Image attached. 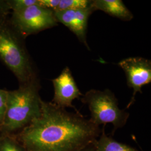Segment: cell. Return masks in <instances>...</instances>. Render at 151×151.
<instances>
[{"instance_id":"9","label":"cell","mask_w":151,"mask_h":151,"mask_svg":"<svg viewBox=\"0 0 151 151\" xmlns=\"http://www.w3.org/2000/svg\"><path fill=\"white\" fill-rule=\"evenodd\" d=\"M91 8L93 11L101 10L123 21H130L133 18V14L121 0H93Z\"/></svg>"},{"instance_id":"14","label":"cell","mask_w":151,"mask_h":151,"mask_svg":"<svg viewBox=\"0 0 151 151\" xmlns=\"http://www.w3.org/2000/svg\"><path fill=\"white\" fill-rule=\"evenodd\" d=\"M8 91L0 89V127L3 123L5 115Z\"/></svg>"},{"instance_id":"12","label":"cell","mask_w":151,"mask_h":151,"mask_svg":"<svg viewBox=\"0 0 151 151\" xmlns=\"http://www.w3.org/2000/svg\"><path fill=\"white\" fill-rule=\"evenodd\" d=\"M91 3L90 0H60V4L55 11L87 9L91 7Z\"/></svg>"},{"instance_id":"7","label":"cell","mask_w":151,"mask_h":151,"mask_svg":"<svg viewBox=\"0 0 151 151\" xmlns=\"http://www.w3.org/2000/svg\"><path fill=\"white\" fill-rule=\"evenodd\" d=\"M52 81L54 87L52 103L60 108H73L76 112H78L72 105V101L80 99L83 94L77 86L70 68L65 67L60 75Z\"/></svg>"},{"instance_id":"17","label":"cell","mask_w":151,"mask_h":151,"mask_svg":"<svg viewBox=\"0 0 151 151\" xmlns=\"http://www.w3.org/2000/svg\"><path fill=\"white\" fill-rule=\"evenodd\" d=\"M95 151V148L93 146V143L90 145V146H88L86 147L85 148L82 150L81 151Z\"/></svg>"},{"instance_id":"10","label":"cell","mask_w":151,"mask_h":151,"mask_svg":"<svg viewBox=\"0 0 151 151\" xmlns=\"http://www.w3.org/2000/svg\"><path fill=\"white\" fill-rule=\"evenodd\" d=\"M95 151H138L133 147L120 143L105 134L104 127L93 143Z\"/></svg>"},{"instance_id":"3","label":"cell","mask_w":151,"mask_h":151,"mask_svg":"<svg viewBox=\"0 0 151 151\" xmlns=\"http://www.w3.org/2000/svg\"><path fill=\"white\" fill-rule=\"evenodd\" d=\"M24 40L7 17L0 20V60L15 76L19 85L38 78Z\"/></svg>"},{"instance_id":"8","label":"cell","mask_w":151,"mask_h":151,"mask_svg":"<svg viewBox=\"0 0 151 151\" xmlns=\"http://www.w3.org/2000/svg\"><path fill=\"white\" fill-rule=\"evenodd\" d=\"M93 12L91 7L85 9L54 11V16L58 22L62 23L73 32L80 42L90 50L87 42V29L88 17Z\"/></svg>"},{"instance_id":"2","label":"cell","mask_w":151,"mask_h":151,"mask_svg":"<svg viewBox=\"0 0 151 151\" xmlns=\"http://www.w3.org/2000/svg\"><path fill=\"white\" fill-rule=\"evenodd\" d=\"M39 78L12 91H8L5 115L0 127V134H14L38 118L41 111Z\"/></svg>"},{"instance_id":"16","label":"cell","mask_w":151,"mask_h":151,"mask_svg":"<svg viewBox=\"0 0 151 151\" xmlns=\"http://www.w3.org/2000/svg\"><path fill=\"white\" fill-rule=\"evenodd\" d=\"M10 11L7 0H0V20L7 18Z\"/></svg>"},{"instance_id":"4","label":"cell","mask_w":151,"mask_h":151,"mask_svg":"<svg viewBox=\"0 0 151 151\" xmlns=\"http://www.w3.org/2000/svg\"><path fill=\"white\" fill-rule=\"evenodd\" d=\"M81 101L88 106L90 120L98 126L111 124L114 130L122 128L129 117V113L119 108L118 99L109 89L90 90L83 95Z\"/></svg>"},{"instance_id":"15","label":"cell","mask_w":151,"mask_h":151,"mask_svg":"<svg viewBox=\"0 0 151 151\" xmlns=\"http://www.w3.org/2000/svg\"><path fill=\"white\" fill-rule=\"evenodd\" d=\"M60 3V0H38V5L44 8L55 11Z\"/></svg>"},{"instance_id":"1","label":"cell","mask_w":151,"mask_h":151,"mask_svg":"<svg viewBox=\"0 0 151 151\" xmlns=\"http://www.w3.org/2000/svg\"><path fill=\"white\" fill-rule=\"evenodd\" d=\"M102 130L78 112L41 100V111L15 136L26 151H80L92 145Z\"/></svg>"},{"instance_id":"5","label":"cell","mask_w":151,"mask_h":151,"mask_svg":"<svg viewBox=\"0 0 151 151\" xmlns=\"http://www.w3.org/2000/svg\"><path fill=\"white\" fill-rule=\"evenodd\" d=\"M9 21L11 25L24 39L58 25L54 11L38 4L17 12H12Z\"/></svg>"},{"instance_id":"6","label":"cell","mask_w":151,"mask_h":151,"mask_svg":"<svg viewBox=\"0 0 151 151\" xmlns=\"http://www.w3.org/2000/svg\"><path fill=\"white\" fill-rule=\"evenodd\" d=\"M118 65L125 73L128 86L133 89V93L127 108L135 102L137 92L142 93V87L151 82V61L143 57H129L122 60Z\"/></svg>"},{"instance_id":"13","label":"cell","mask_w":151,"mask_h":151,"mask_svg":"<svg viewBox=\"0 0 151 151\" xmlns=\"http://www.w3.org/2000/svg\"><path fill=\"white\" fill-rule=\"evenodd\" d=\"M7 2L11 11L17 12L38 4V0H7Z\"/></svg>"},{"instance_id":"11","label":"cell","mask_w":151,"mask_h":151,"mask_svg":"<svg viewBox=\"0 0 151 151\" xmlns=\"http://www.w3.org/2000/svg\"><path fill=\"white\" fill-rule=\"evenodd\" d=\"M0 151H26L14 134H0Z\"/></svg>"}]
</instances>
